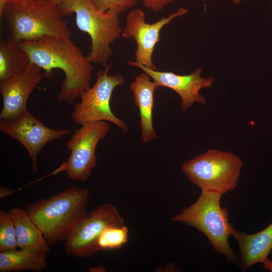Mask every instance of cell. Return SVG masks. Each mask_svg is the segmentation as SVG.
<instances>
[{
    "label": "cell",
    "instance_id": "17",
    "mask_svg": "<svg viewBox=\"0 0 272 272\" xmlns=\"http://www.w3.org/2000/svg\"><path fill=\"white\" fill-rule=\"evenodd\" d=\"M46 254L44 252L21 249L0 251V272L43 271L48 266Z\"/></svg>",
    "mask_w": 272,
    "mask_h": 272
},
{
    "label": "cell",
    "instance_id": "12",
    "mask_svg": "<svg viewBox=\"0 0 272 272\" xmlns=\"http://www.w3.org/2000/svg\"><path fill=\"white\" fill-rule=\"evenodd\" d=\"M127 62L129 65L141 69L147 74L158 87L168 88L177 93L181 99L182 111L187 110L195 103L206 104V99L199 92L202 89L211 87L216 81L212 77H202V69L200 67L190 74L181 75L172 72L149 69L135 61Z\"/></svg>",
    "mask_w": 272,
    "mask_h": 272
},
{
    "label": "cell",
    "instance_id": "26",
    "mask_svg": "<svg viewBox=\"0 0 272 272\" xmlns=\"http://www.w3.org/2000/svg\"><path fill=\"white\" fill-rule=\"evenodd\" d=\"M51 2L58 5H60L64 0H50Z\"/></svg>",
    "mask_w": 272,
    "mask_h": 272
},
{
    "label": "cell",
    "instance_id": "6",
    "mask_svg": "<svg viewBox=\"0 0 272 272\" xmlns=\"http://www.w3.org/2000/svg\"><path fill=\"white\" fill-rule=\"evenodd\" d=\"M242 166V160L233 153L210 149L184 162L181 170L201 190L224 194L237 186Z\"/></svg>",
    "mask_w": 272,
    "mask_h": 272
},
{
    "label": "cell",
    "instance_id": "19",
    "mask_svg": "<svg viewBox=\"0 0 272 272\" xmlns=\"http://www.w3.org/2000/svg\"><path fill=\"white\" fill-rule=\"evenodd\" d=\"M128 237V229L124 225L106 228L97 241L99 250L118 249L125 244Z\"/></svg>",
    "mask_w": 272,
    "mask_h": 272
},
{
    "label": "cell",
    "instance_id": "1",
    "mask_svg": "<svg viewBox=\"0 0 272 272\" xmlns=\"http://www.w3.org/2000/svg\"><path fill=\"white\" fill-rule=\"evenodd\" d=\"M19 43L30 61L44 71L45 76L51 77L55 69L64 73L57 95L59 100L72 104L90 87L94 67L71 39L46 36Z\"/></svg>",
    "mask_w": 272,
    "mask_h": 272
},
{
    "label": "cell",
    "instance_id": "24",
    "mask_svg": "<svg viewBox=\"0 0 272 272\" xmlns=\"http://www.w3.org/2000/svg\"><path fill=\"white\" fill-rule=\"evenodd\" d=\"M263 267L272 272V260L269 259L268 258L265 260L263 262Z\"/></svg>",
    "mask_w": 272,
    "mask_h": 272
},
{
    "label": "cell",
    "instance_id": "5",
    "mask_svg": "<svg viewBox=\"0 0 272 272\" xmlns=\"http://www.w3.org/2000/svg\"><path fill=\"white\" fill-rule=\"evenodd\" d=\"M60 7L65 16L75 14L78 28L90 36L88 59L105 68L113 55L111 45L121 36V13L116 10L101 12L91 0H64Z\"/></svg>",
    "mask_w": 272,
    "mask_h": 272
},
{
    "label": "cell",
    "instance_id": "10",
    "mask_svg": "<svg viewBox=\"0 0 272 272\" xmlns=\"http://www.w3.org/2000/svg\"><path fill=\"white\" fill-rule=\"evenodd\" d=\"M0 130L25 148L31 159L34 173L37 170V156L43 148L71 131L70 129L56 130L46 126L28 109L12 118L0 119Z\"/></svg>",
    "mask_w": 272,
    "mask_h": 272
},
{
    "label": "cell",
    "instance_id": "11",
    "mask_svg": "<svg viewBox=\"0 0 272 272\" xmlns=\"http://www.w3.org/2000/svg\"><path fill=\"white\" fill-rule=\"evenodd\" d=\"M187 13V9L180 7L168 16L149 24L146 23L145 13L141 9L131 11L126 17L125 27L121 36L125 38H132L137 43L134 61L149 69L156 70L152 56L156 44L160 41L162 29L175 18Z\"/></svg>",
    "mask_w": 272,
    "mask_h": 272
},
{
    "label": "cell",
    "instance_id": "2",
    "mask_svg": "<svg viewBox=\"0 0 272 272\" xmlns=\"http://www.w3.org/2000/svg\"><path fill=\"white\" fill-rule=\"evenodd\" d=\"M89 193L87 187L72 186L26 206L30 219L49 246L64 241L87 215Z\"/></svg>",
    "mask_w": 272,
    "mask_h": 272
},
{
    "label": "cell",
    "instance_id": "3",
    "mask_svg": "<svg viewBox=\"0 0 272 272\" xmlns=\"http://www.w3.org/2000/svg\"><path fill=\"white\" fill-rule=\"evenodd\" d=\"M59 5L50 0H21L8 5L2 17L10 26L12 40L20 42L43 37L71 39V30Z\"/></svg>",
    "mask_w": 272,
    "mask_h": 272
},
{
    "label": "cell",
    "instance_id": "16",
    "mask_svg": "<svg viewBox=\"0 0 272 272\" xmlns=\"http://www.w3.org/2000/svg\"><path fill=\"white\" fill-rule=\"evenodd\" d=\"M8 213L14 221L18 247L46 253L51 250L42 232L30 219L26 209L14 208Z\"/></svg>",
    "mask_w": 272,
    "mask_h": 272
},
{
    "label": "cell",
    "instance_id": "4",
    "mask_svg": "<svg viewBox=\"0 0 272 272\" xmlns=\"http://www.w3.org/2000/svg\"><path fill=\"white\" fill-rule=\"evenodd\" d=\"M222 195L217 191L201 190L194 203L171 220L202 232L218 254L224 255L229 262L240 266L239 259L229 243L232 224L229 221L228 209L221 206Z\"/></svg>",
    "mask_w": 272,
    "mask_h": 272
},
{
    "label": "cell",
    "instance_id": "25",
    "mask_svg": "<svg viewBox=\"0 0 272 272\" xmlns=\"http://www.w3.org/2000/svg\"><path fill=\"white\" fill-rule=\"evenodd\" d=\"M106 271V269L102 266H96L95 267L91 266L89 269V271L91 272H101Z\"/></svg>",
    "mask_w": 272,
    "mask_h": 272
},
{
    "label": "cell",
    "instance_id": "7",
    "mask_svg": "<svg viewBox=\"0 0 272 272\" xmlns=\"http://www.w3.org/2000/svg\"><path fill=\"white\" fill-rule=\"evenodd\" d=\"M111 66L109 63L104 70L97 72L95 83L81 95V101L74 106L71 118L80 126L100 121H109L126 132V124L113 113L110 106L114 89L122 86L125 81L120 75L109 74Z\"/></svg>",
    "mask_w": 272,
    "mask_h": 272
},
{
    "label": "cell",
    "instance_id": "22",
    "mask_svg": "<svg viewBox=\"0 0 272 272\" xmlns=\"http://www.w3.org/2000/svg\"><path fill=\"white\" fill-rule=\"evenodd\" d=\"M145 8L153 11L158 12L162 10L167 4L175 0H142Z\"/></svg>",
    "mask_w": 272,
    "mask_h": 272
},
{
    "label": "cell",
    "instance_id": "15",
    "mask_svg": "<svg viewBox=\"0 0 272 272\" xmlns=\"http://www.w3.org/2000/svg\"><path fill=\"white\" fill-rule=\"evenodd\" d=\"M158 88L151 81V77L146 73L137 76L130 84L135 105L139 110L141 128V138L144 143H149L156 138L153 123L154 94Z\"/></svg>",
    "mask_w": 272,
    "mask_h": 272
},
{
    "label": "cell",
    "instance_id": "14",
    "mask_svg": "<svg viewBox=\"0 0 272 272\" xmlns=\"http://www.w3.org/2000/svg\"><path fill=\"white\" fill-rule=\"evenodd\" d=\"M230 234L239 247L240 267L242 271L256 263H262L268 258L272 251V223L265 229L253 234L239 231L232 225Z\"/></svg>",
    "mask_w": 272,
    "mask_h": 272
},
{
    "label": "cell",
    "instance_id": "21",
    "mask_svg": "<svg viewBox=\"0 0 272 272\" xmlns=\"http://www.w3.org/2000/svg\"><path fill=\"white\" fill-rule=\"evenodd\" d=\"M101 12L116 10L121 13L134 7L138 0H91Z\"/></svg>",
    "mask_w": 272,
    "mask_h": 272
},
{
    "label": "cell",
    "instance_id": "9",
    "mask_svg": "<svg viewBox=\"0 0 272 272\" xmlns=\"http://www.w3.org/2000/svg\"><path fill=\"white\" fill-rule=\"evenodd\" d=\"M124 225L115 206L101 205L88 213L64 241L65 253L79 258L93 255L99 251L97 241L106 228Z\"/></svg>",
    "mask_w": 272,
    "mask_h": 272
},
{
    "label": "cell",
    "instance_id": "23",
    "mask_svg": "<svg viewBox=\"0 0 272 272\" xmlns=\"http://www.w3.org/2000/svg\"><path fill=\"white\" fill-rule=\"evenodd\" d=\"M21 0H0V17L2 18L5 8L9 5Z\"/></svg>",
    "mask_w": 272,
    "mask_h": 272
},
{
    "label": "cell",
    "instance_id": "13",
    "mask_svg": "<svg viewBox=\"0 0 272 272\" xmlns=\"http://www.w3.org/2000/svg\"><path fill=\"white\" fill-rule=\"evenodd\" d=\"M42 69L31 61L20 74L0 81L3 107L0 119L12 118L27 109V101L42 79Z\"/></svg>",
    "mask_w": 272,
    "mask_h": 272
},
{
    "label": "cell",
    "instance_id": "27",
    "mask_svg": "<svg viewBox=\"0 0 272 272\" xmlns=\"http://www.w3.org/2000/svg\"><path fill=\"white\" fill-rule=\"evenodd\" d=\"M245 0H232V2L236 5H239Z\"/></svg>",
    "mask_w": 272,
    "mask_h": 272
},
{
    "label": "cell",
    "instance_id": "8",
    "mask_svg": "<svg viewBox=\"0 0 272 272\" xmlns=\"http://www.w3.org/2000/svg\"><path fill=\"white\" fill-rule=\"evenodd\" d=\"M110 128L105 121L88 123L81 125L71 135L66 143L70 155L63 165L70 180L84 182L89 178L97 164V146Z\"/></svg>",
    "mask_w": 272,
    "mask_h": 272
},
{
    "label": "cell",
    "instance_id": "18",
    "mask_svg": "<svg viewBox=\"0 0 272 272\" xmlns=\"http://www.w3.org/2000/svg\"><path fill=\"white\" fill-rule=\"evenodd\" d=\"M28 54L19 42L2 40L0 42V81L22 73L30 62Z\"/></svg>",
    "mask_w": 272,
    "mask_h": 272
},
{
    "label": "cell",
    "instance_id": "20",
    "mask_svg": "<svg viewBox=\"0 0 272 272\" xmlns=\"http://www.w3.org/2000/svg\"><path fill=\"white\" fill-rule=\"evenodd\" d=\"M16 233L14 221L9 214L0 210V251L17 249Z\"/></svg>",
    "mask_w": 272,
    "mask_h": 272
}]
</instances>
